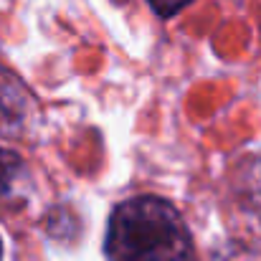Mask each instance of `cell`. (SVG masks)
<instances>
[{
    "mask_svg": "<svg viewBox=\"0 0 261 261\" xmlns=\"http://www.w3.org/2000/svg\"><path fill=\"white\" fill-rule=\"evenodd\" d=\"M23 175H25L23 160L13 150L0 147V200L8 198V195H13V190L18 188V182L23 180Z\"/></svg>",
    "mask_w": 261,
    "mask_h": 261,
    "instance_id": "3957f363",
    "label": "cell"
},
{
    "mask_svg": "<svg viewBox=\"0 0 261 261\" xmlns=\"http://www.w3.org/2000/svg\"><path fill=\"white\" fill-rule=\"evenodd\" d=\"M0 256H3V244H0Z\"/></svg>",
    "mask_w": 261,
    "mask_h": 261,
    "instance_id": "5b68a950",
    "label": "cell"
},
{
    "mask_svg": "<svg viewBox=\"0 0 261 261\" xmlns=\"http://www.w3.org/2000/svg\"><path fill=\"white\" fill-rule=\"evenodd\" d=\"M239 200L256 218H261V158H251L239 168Z\"/></svg>",
    "mask_w": 261,
    "mask_h": 261,
    "instance_id": "7a4b0ae2",
    "label": "cell"
},
{
    "mask_svg": "<svg viewBox=\"0 0 261 261\" xmlns=\"http://www.w3.org/2000/svg\"><path fill=\"white\" fill-rule=\"evenodd\" d=\"M104 251L109 261H195L182 216L155 195L129 198L112 211Z\"/></svg>",
    "mask_w": 261,
    "mask_h": 261,
    "instance_id": "6da1fadb",
    "label": "cell"
},
{
    "mask_svg": "<svg viewBox=\"0 0 261 261\" xmlns=\"http://www.w3.org/2000/svg\"><path fill=\"white\" fill-rule=\"evenodd\" d=\"M150 3V8L158 13V15H163V18H170L175 13H180L182 8H188L193 0H147Z\"/></svg>",
    "mask_w": 261,
    "mask_h": 261,
    "instance_id": "277c9868",
    "label": "cell"
}]
</instances>
